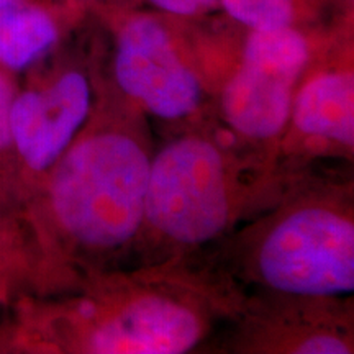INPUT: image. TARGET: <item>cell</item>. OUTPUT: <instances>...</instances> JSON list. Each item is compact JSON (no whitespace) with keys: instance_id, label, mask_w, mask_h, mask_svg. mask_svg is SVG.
Returning a JSON list of instances; mask_svg holds the SVG:
<instances>
[{"instance_id":"1","label":"cell","mask_w":354,"mask_h":354,"mask_svg":"<svg viewBox=\"0 0 354 354\" xmlns=\"http://www.w3.org/2000/svg\"><path fill=\"white\" fill-rule=\"evenodd\" d=\"M148 176V158L128 136L82 141L64 158L53 183L57 218L86 245H122L145 216Z\"/></svg>"},{"instance_id":"2","label":"cell","mask_w":354,"mask_h":354,"mask_svg":"<svg viewBox=\"0 0 354 354\" xmlns=\"http://www.w3.org/2000/svg\"><path fill=\"white\" fill-rule=\"evenodd\" d=\"M145 215L172 240L203 243L228 220V194L220 153L185 138L162 149L149 166Z\"/></svg>"},{"instance_id":"3","label":"cell","mask_w":354,"mask_h":354,"mask_svg":"<svg viewBox=\"0 0 354 354\" xmlns=\"http://www.w3.org/2000/svg\"><path fill=\"white\" fill-rule=\"evenodd\" d=\"M264 281L297 295H335L354 287V230L333 212L305 209L279 223L259 256Z\"/></svg>"},{"instance_id":"4","label":"cell","mask_w":354,"mask_h":354,"mask_svg":"<svg viewBox=\"0 0 354 354\" xmlns=\"http://www.w3.org/2000/svg\"><path fill=\"white\" fill-rule=\"evenodd\" d=\"M118 84L165 118L189 115L197 107L201 87L158 21L135 19L123 28L115 63Z\"/></svg>"},{"instance_id":"5","label":"cell","mask_w":354,"mask_h":354,"mask_svg":"<svg viewBox=\"0 0 354 354\" xmlns=\"http://www.w3.org/2000/svg\"><path fill=\"white\" fill-rule=\"evenodd\" d=\"M88 112V86L69 73L43 92H26L12 104L10 135L25 162L41 171L55 162Z\"/></svg>"},{"instance_id":"6","label":"cell","mask_w":354,"mask_h":354,"mask_svg":"<svg viewBox=\"0 0 354 354\" xmlns=\"http://www.w3.org/2000/svg\"><path fill=\"white\" fill-rule=\"evenodd\" d=\"M201 325L190 310L165 299H141L113 320L102 325L91 339L94 353L177 354L197 343Z\"/></svg>"},{"instance_id":"7","label":"cell","mask_w":354,"mask_h":354,"mask_svg":"<svg viewBox=\"0 0 354 354\" xmlns=\"http://www.w3.org/2000/svg\"><path fill=\"white\" fill-rule=\"evenodd\" d=\"M294 79L243 61L223 92V112L238 131L251 138H271L289 117Z\"/></svg>"},{"instance_id":"8","label":"cell","mask_w":354,"mask_h":354,"mask_svg":"<svg viewBox=\"0 0 354 354\" xmlns=\"http://www.w3.org/2000/svg\"><path fill=\"white\" fill-rule=\"evenodd\" d=\"M295 125L307 135L343 145L354 138V82L351 74H323L302 88L295 102Z\"/></svg>"},{"instance_id":"9","label":"cell","mask_w":354,"mask_h":354,"mask_svg":"<svg viewBox=\"0 0 354 354\" xmlns=\"http://www.w3.org/2000/svg\"><path fill=\"white\" fill-rule=\"evenodd\" d=\"M55 21L24 0H0V63L24 69L55 44Z\"/></svg>"},{"instance_id":"10","label":"cell","mask_w":354,"mask_h":354,"mask_svg":"<svg viewBox=\"0 0 354 354\" xmlns=\"http://www.w3.org/2000/svg\"><path fill=\"white\" fill-rule=\"evenodd\" d=\"M308 59V46L302 35L289 26L254 30L248 38L243 61L297 79Z\"/></svg>"},{"instance_id":"11","label":"cell","mask_w":354,"mask_h":354,"mask_svg":"<svg viewBox=\"0 0 354 354\" xmlns=\"http://www.w3.org/2000/svg\"><path fill=\"white\" fill-rule=\"evenodd\" d=\"M223 7L234 20L253 30L289 26L294 15L290 0H223Z\"/></svg>"},{"instance_id":"12","label":"cell","mask_w":354,"mask_h":354,"mask_svg":"<svg viewBox=\"0 0 354 354\" xmlns=\"http://www.w3.org/2000/svg\"><path fill=\"white\" fill-rule=\"evenodd\" d=\"M348 351L349 348L346 346V343H343L336 336L328 335H318L308 338L297 349V353L300 354H344Z\"/></svg>"},{"instance_id":"13","label":"cell","mask_w":354,"mask_h":354,"mask_svg":"<svg viewBox=\"0 0 354 354\" xmlns=\"http://www.w3.org/2000/svg\"><path fill=\"white\" fill-rule=\"evenodd\" d=\"M162 10L176 13V15H192L202 8L209 7L215 0H149Z\"/></svg>"},{"instance_id":"14","label":"cell","mask_w":354,"mask_h":354,"mask_svg":"<svg viewBox=\"0 0 354 354\" xmlns=\"http://www.w3.org/2000/svg\"><path fill=\"white\" fill-rule=\"evenodd\" d=\"M10 87L0 77V148H3L10 140Z\"/></svg>"}]
</instances>
